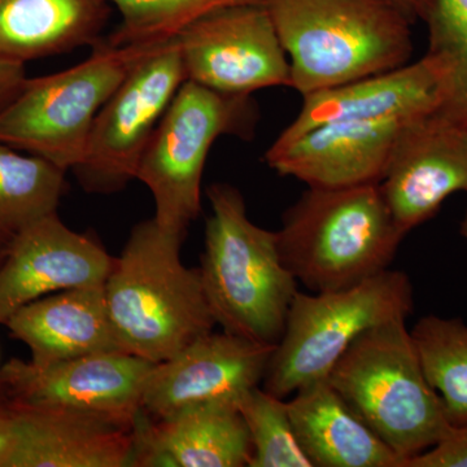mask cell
<instances>
[{
	"label": "cell",
	"instance_id": "6da1fadb",
	"mask_svg": "<svg viewBox=\"0 0 467 467\" xmlns=\"http://www.w3.org/2000/svg\"><path fill=\"white\" fill-rule=\"evenodd\" d=\"M183 239L155 218L138 223L104 282L119 349L152 364L173 358L216 326L201 270L181 260Z\"/></svg>",
	"mask_w": 467,
	"mask_h": 467
},
{
	"label": "cell",
	"instance_id": "7a4b0ae2",
	"mask_svg": "<svg viewBox=\"0 0 467 467\" xmlns=\"http://www.w3.org/2000/svg\"><path fill=\"white\" fill-rule=\"evenodd\" d=\"M202 287L216 325L252 342L276 346L285 331L297 281L279 254L276 232L254 225L232 184L208 189Z\"/></svg>",
	"mask_w": 467,
	"mask_h": 467
},
{
	"label": "cell",
	"instance_id": "3957f363",
	"mask_svg": "<svg viewBox=\"0 0 467 467\" xmlns=\"http://www.w3.org/2000/svg\"><path fill=\"white\" fill-rule=\"evenodd\" d=\"M279 254L310 292L343 290L389 269L405 238L379 183L309 187L276 232Z\"/></svg>",
	"mask_w": 467,
	"mask_h": 467
},
{
	"label": "cell",
	"instance_id": "277c9868",
	"mask_svg": "<svg viewBox=\"0 0 467 467\" xmlns=\"http://www.w3.org/2000/svg\"><path fill=\"white\" fill-rule=\"evenodd\" d=\"M301 97L408 64L410 26L384 0H266Z\"/></svg>",
	"mask_w": 467,
	"mask_h": 467
},
{
	"label": "cell",
	"instance_id": "5b68a950",
	"mask_svg": "<svg viewBox=\"0 0 467 467\" xmlns=\"http://www.w3.org/2000/svg\"><path fill=\"white\" fill-rule=\"evenodd\" d=\"M327 380L398 454L400 467L453 430L427 379L407 318L391 319L359 335Z\"/></svg>",
	"mask_w": 467,
	"mask_h": 467
},
{
	"label": "cell",
	"instance_id": "8992f818",
	"mask_svg": "<svg viewBox=\"0 0 467 467\" xmlns=\"http://www.w3.org/2000/svg\"><path fill=\"white\" fill-rule=\"evenodd\" d=\"M161 43L113 47L103 38L78 66L26 78L16 97L0 110V143L73 171L85 158L101 107Z\"/></svg>",
	"mask_w": 467,
	"mask_h": 467
},
{
	"label": "cell",
	"instance_id": "52a82bcc",
	"mask_svg": "<svg viewBox=\"0 0 467 467\" xmlns=\"http://www.w3.org/2000/svg\"><path fill=\"white\" fill-rule=\"evenodd\" d=\"M413 306L410 279L399 270H384L343 290L297 291L263 389L287 399L308 384L327 379L359 335L391 319L408 318Z\"/></svg>",
	"mask_w": 467,
	"mask_h": 467
},
{
	"label": "cell",
	"instance_id": "ba28073f",
	"mask_svg": "<svg viewBox=\"0 0 467 467\" xmlns=\"http://www.w3.org/2000/svg\"><path fill=\"white\" fill-rule=\"evenodd\" d=\"M251 95L223 94L184 81L144 150L137 177L155 202V221L186 235L202 211V177L221 135L251 140L259 121Z\"/></svg>",
	"mask_w": 467,
	"mask_h": 467
},
{
	"label": "cell",
	"instance_id": "9c48e42d",
	"mask_svg": "<svg viewBox=\"0 0 467 467\" xmlns=\"http://www.w3.org/2000/svg\"><path fill=\"white\" fill-rule=\"evenodd\" d=\"M184 81L182 55L175 36L131 69L101 107L85 158L73 169L86 192H121L135 180L144 150Z\"/></svg>",
	"mask_w": 467,
	"mask_h": 467
},
{
	"label": "cell",
	"instance_id": "30bf717a",
	"mask_svg": "<svg viewBox=\"0 0 467 467\" xmlns=\"http://www.w3.org/2000/svg\"><path fill=\"white\" fill-rule=\"evenodd\" d=\"M175 38L186 81L230 95L292 86L290 60L265 5L214 9Z\"/></svg>",
	"mask_w": 467,
	"mask_h": 467
},
{
	"label": "cell",
	"instance_id": "8fae6325",
	"mask_svg": "<svg viewBox=\"0 0 467 467\" xmlns=\"http://www.w3.org/2000/svg\"><path fill=\"white\" fill-rule=\"evenodd\" d=\"M153 365L122 350L45 368L12 358L0 368V380L20 404L79 411L134 427Z\"/></svg>",
	"mask_w": 467,
	"mask_h": 467
},
{
	"label": "cell",
	"instance_id": "7c38bea8",
	"mask_svg": "<svg viewBox=\"0 0 467 467\" xmlns=\"http://www.w3.org/2000/svg\"><path fill=\"white\" fill-rule=\"evenodd\" d=\"M380 192L405 236L435 216L448 196L467 192V128L439 109L402 122Z\"/></svg>",
	"mask_w": 467,
	"mask_h": 467
},
{
	"label": "cell",
	"instance_id": "4fadbf2b",
	"mask_svg": "<svg viewBox=\"0 0 467 467\" xmlns=\"http://www.w3.org/2000/svg\"><path fill=\"white\" fill-rule=\"evenodd\" d=\"M275 348L223 330L202 335L173 358L153 365L144 387L142 411L162 418L202 402L238 404L263 382Z\"/></svg>",
	"mask_w": 467,
	"mask_h": 467
},
{
	"label": "cell",
	"instance_id": "5bb4252c",
	"mask_svg": "<svg viewBox=\"0 0 467 467\" xmlns=\"http://www.w3.org/2000/svg\"><path fill=\"white\" fill-rule=\"evenodd\" d=\"M113 260L99 242L73 232L57 213L36 221L5 244L0 259V325L47 295L103 285Z\"/></svg>",
	"mask_w": 467,
	"mask_h": 467
},
{
	"label": "cell",
	"instance_id": "9a60e30c",
	"mask_svg": "<svg viewBox=\"0 0 467 467\" xmlns=\"http://www.w3.org/2000/svg\"><path fill=\"white\" fill-rule=\"evenodd\" d=\"M441 103V67L426 54L417 63L306 95L299 115L273 144L290 143L335 122L409 119L439 109Z\"/></svg>",
	"mask_w": 467,
	"mask_h": 467
},
{
	"label": "cell",
	"instance_id": "2e32d148",
	"mask_svg": "<svg viewBox=\"0 0 467 467\" xmlns=\"http://www.w3.org/2000/svg\"><path fill=\"white\" fill-rule=\"evenodd\" d=\"M405 119L318 126L290 143L273 144L265 160L276 173L308 187L379 183Z\"/></svg>",
	"mask_w": 467,
	"mask_h": 467
},
{
	"label": "cell",
	"instance_id": "e0dca14e",
	"mask_svg": "<svg viewBox=\"0 0 467 467\" xmlns=\"http://www.w3.org/2000/svg\"><path fill=\"white\" fill-rule=\"evenodd\" d=\"M134 436L133 467H243L251 460L250 432L235 402H202L162 418L140 411Z\"/></svg>",
	"mask_w": 467,
	"mask_h": 467
},
{
	"label": "cell",
	"instance_id": "ac0fdd59",
	"mask_svg": "<svg viewBox=\"0 0 467 467\" xmlns=\"http://www.w3.org/2000/svg\"><path fill=\"white\" fill-rule=\"evenodd\" d=\"M7 467H133L134 427L92 414L17 402Z\"/></svg>",
	"mask_w": 467,
	"mask_h": 467
},
{
	"label": "cell",
	"instance_id": "d6986e66",
	"mask_svg": "<svg viewBox=\"0 0 467 467\" xmlns=\"http://www.w3.org/2000/svg\"><path fill=\"white\" fill-rule=\"evenodd\" d=\"M15 339L26 344L33 365L50 367L119 349L107 309L104 284L70 288L32 301L8 318Z\"/></svg>",
	"mask_w": 467,
	"mask_h": 467
},
{
	"label": "cell",
	"instance_id": "ffe728a7",
	"mask_svg": "<svg viewBox=\"0 0 467 467\" xmlns=\"http://www.w3.org/2000/svg\"><path fill=\"white\" fill-rule=\"evenodd\" d=\"M295 434L313 467H400L401 460L348 407L327 379L287 400Z\"/></svg>",
	"mask_w": 467,
	"mask_h": 467
},
{
	"label": "cell",
	"instance_id": "44dd1931",
	"mask_svg": "<svg viewBox=\"0 0 467 467\" xmlns=\"http://www.w3.org/2000/svg\"><path fill=\"white\" fill-rule=\"evenodd\" d=\"M109 0H0V57L27 60L103 41Z\"/></svg>",
	"mask_w": 467,
	"mask_h": 467
},
{
	"label": "cell",
	"instance_id": "7402d4cb",
	"mask_svg": "<svg viewBox=\"0 0 467 467\" xmlns=\"http://www.w3.org/2000/svg\"><path fill=\"white\" fill-rule=\"evenodd\" d=\"M64 187L66 171L0 143V242L57 213Z\"/></svg>",
	"mask_w": 467,
	"mask_h": 467
},
{
	"label": "cell",
	"instance_id": "603a6c76",
	"mask_svg": "<svg viewBox=\"0 0 467 467\" xmlns=\"http://www.w3.org/2000/svg\"><path fill=\"white\" fill-rule=\"evenodd\" d=\"M423 370L451 427H467V325L426 316L410 330Z\"/></svg>",
	"mask_w": 467,
	"mask_h": 467
},
{
	"label": "cell",
	"instance_id": "cb8c5ba5",
	"mask_svg": "<svg viewBox=\"0 0 467 467\" xmlns=\"http://www.w3.org/2000/svg\"><path fill=\"white\" fill-rule=\"evenodd\" d=\"M429 51L442 70L441 112L467 128V0H431Z\"/></svg>",
	"mask_w": 467,
	"mask_h": 467
},
{
	"label": "cell",
	"instance_id": "d4e9b609",
	"mask_svg": "<svg viewBox=\"0 0 467 467\" xmlns=\"http://www.w3.org/2000/svg\"><path fill=\"white\" fill-rule=\"evenodd\" d=\"M121 23L106 43L113 47L169 41L214 9L238 5H265L266 0H109Z\"/></svg>",
	"mask_w": 467,
	"mask_h": 467
},
{
	"label": "cell",
	"instance_id": "484cf974",
	"mask_svg": "<svg viewBox=\"0 0 467 467\" xmlns=\"http://www.w3.org/2000/svg\"><path fill=\"white\" fill-rule=\"evenodd\" d=\"M248 432L250 467H313L297 441L287 401L259 386L238 401Z\"/></svg>",
	"mask_w": 467,
	"mask_h": 467
},
{
	"label": "cell",
	"instance_id": "4316f807",
	"mask_svg": "<svg viewBox=\"0 0 467 467\" xmlns=\"http://www.w3.org/2000/svg\"><path fill=\"white\" fill-rule=\"evenodd\" d=\"M404 467H467V427H453L441 441L411 457Z\"/></svg>",
	"mask_w": 467,
	"mask_h": 467
},
{
	"label": "cell",
	"instance_id": "83f0119b",
	"mask_svg": "<svg viewBox=\"0 0 467 467\" xmlns=\"http://www.w3.org/2000/svg\"><path fill=\"white\" fill-rule=\"evenodd\" d=\"M17 404L0 380V467H7L16 441Z\"/></svg>",
	"mask_w": 467,
	"mask_h": 467
},
{
	"label": "cell",
	"instance_id": "f1b7e54d",
	"mask_svg": "<svg viewBox=\"0 0 467 467\" xmlns=\"http://www.w3.org/2000/svg\"><path fill=\"white\" fill-rule=\"evenodd\" d=\"M26 81L24 63L0 57V110L16 97Z\"/></svg>",
	"mask_w": 467,
	"mask_h": 467
},
{
	"label": "cell",
	"instance_id": "f546056e",
	"mask_svg": "<svg viewBox=\"0 0 467 467\" xmlns=\"http://www.w3.org/2000/svg\"><path fill=\"white\" fill-rule=\"evenodd\" d=\"M407 18L413 26L418 20L425 21L431 0H384Z\"/></svg>",
	"mask_w": 467,
	"mask_h": 467
},
{
	"label": "cell",
	"instance_id": "4dcf8cb0",
	"mask_svg": "<svg viewBox=\"0 0 467 467\" xmlns=\"http://www.w3.org/2000/svg\"><path fill=\"white\" fill-rule=\"evenodd\" d=\"M461 234H462V236H465V238H467V211L465 218H463L462 223H461Z\"/></svg>",
	"mask_w": 467,
	"mask_h": 467
},
{
	"label": "cell",
	"instance_id": "1f68e13d",
	"mask_svg": "<svg viewBox=\"0 0 467 467\" xmlns=\"http://www.w3.org/2000/svg\"><path fill=\"white\" fill-rule=\"evenodd\" d=\"M5 244H7V243L0 242V259H2L3 252H5Z\"/></svg>",
	"mask_w": 467,
	"mask_h": 467
}]
</instances>
